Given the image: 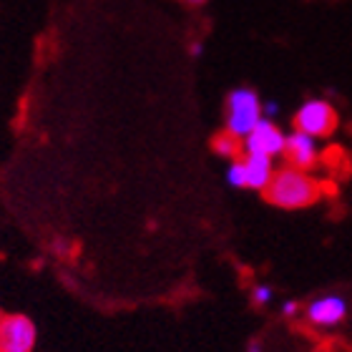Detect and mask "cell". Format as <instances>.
Returning a JSON list of instances; mask_svg holds the SVG:
<instances>
[{"instance_id": "4fadbf2b", "label": "cell", "mask_w": 352, "mask_h": 352, "mask_svg": "<svg viewBox=\"0 0 352 352\" xmlns=\"http://www.w3.org/2000/svg\"><path fill=\"white\" fill-rule=\"evenodd\" d=\"M274 111H277V106H274V103H267V109H264V113H267V116H272Z\"/></svg>"}, {"instance_id": "30bf717a", "label": "cell", "mask_w": 352, "mask_h": 352, "mask_svg": "<svg viewBox=\"0 0 352 352\" xmlns=\"http://www.w3.org/2000/svg\"><path fill=\"white\" fill-rule=\"evenodd\" d=\"M227 182L232 184V186H236V189H244V166H242V159L229 166Z\"/></svg>"}, {"instance_id": "5bb4252c", "label": "cell", "mask_w": 352, "mask_h": 352, "mask_svg": "<svg viewBox=\"0 0 352 352\" xmlns=\"http://www.w3.org/2000/svg\"><path fill=\"white\" fill-rule=\"evenodd\" d=\"M250 352H262V345H259V342H252V345H250Z\"/></svg>"}, {"instance_id": "5b68a950", "label": "cell", "mask_w": 352, "mask_h": 352, "mask_svg": "<svg viewBox=\"0 0 352 352\" xmlns=\"http://www.w3.org/2000/svg\"><path fill=\"white\" fill-rule=\"evenodd\" d=\"M285 133L279 131L277 124H272L270 118H262L247 136H244V151L254 156H277L285 151Z\"/></svg>"}, {"instance_id": "9a60e30c", "label": "cell", "mask_w": 352, "mask_h": 352, "mask_svg": "<svg viewBox=\"0 0 352 352\" xmlns=\"http://www.w3.org/2000/svg\"><path fill=\"white\" fill-rule=\"evenodd\" d=\"M189 3H204V0H189Z\"/></svg>"}, {"instance_id": "ba28073f", "label": "cell", "mask_w": 352, "mask_h": 352, "mask_svg": "<svg viewBox=\"0 0 352 352\" xmlns=\"http://www.w3.org/2000/svg\"><path fill=\"white\" fill-rule=\"evenodd\" d=\"M242 166H244V186L247 189H267V184L272 182V176H274V166H272V159L267 156H254V154H247L242 159Z\"/></svg>"}, {"instance_id": "7c38bea8", "label": "cell", "mask_w": 352, "mask_h": 352, "mask_svg": "<svg viewBox=\"0 0 352 352\" xmlns=\"http://www.w3.org/2000/svg\"><path fill=\"white\" fill-rule=\"evenodd\" d=\"M294 312H297V302H294V300H287L285 305H282V315H285V317H292Z\"/></svg>"}, {"instance_id": "8992f818", "label": "cell", "mask_w": 352, "mask_h": 352, "mask_svg": "<svg viewBox=\"0 0 352 352\" xmlns=\"http://www.w3.org/2000/svg\"><path fill=\"white\" fill-rule=\"evenodd\" d=\"M282 154L287 156V162L292 169H300V171H307L312 169L320 159V148H317V141L312 136L302 131H294L289 133L285 139V151Z\"/></svg>"}, {"instance_id": "9c48e42d", "label": "cell", "mask_w": 352, "mask_h": 352, "mask_svg": "<svg viewBox=\"0 0 352 352\" xmlns=\"http://www.w3.org/2000/svg\"><path fill=\"white\" fill-rule=\"evenodd\" d=\"M214 151L219 156H227V159H234V162H239L242 159V151H244V141L239 139V136H234L232 131H219L217 136H214L212 141Z\"/></svg>"}, {"instance_id": "3957f363", "label": "cell", "mask_w": 352, "mask_h": 352, "mask_svg": "<svg viewBox=\"0 0 352 352\" xmlns=\"http://www.w3.org/2000/svg\"><path fill=\"white\" fill-rule=\"evenodd\" d=\"M38 342L36 322L28 315L13 312L0 320V352H33Z\"/></svg>"}, {"instance_id": "8fae6325", "label": "cell", "mask_w": 352, "mask_h": 352, "mask_svg": "<svg viewBox=\"0 0 352 352\" xmlns=\"http://www.w3.org/2000/svg\"><path fill=\"white\" fill-rule=\"evenodd\" d=\"M254 302L257 305H270L272 302V289L267 285H259V287H254Z\"/></svg>"}, {"instance_id": "6da1fadb", "label": "cell", "mask_w": 352, "mask_h": 352, "mask_svg": "<svg viewBox=\"0 0 352 352\" xmlns=\"http://www.w3.org/2000/svg\"><path fill=\"white\" fill-rule=\"evenodd\" d=\"M264 197L279 209H302L320 199V184L312 176H307V171L285 166L274 171L272 182L264 189Z\"/></svg>"}, {"instance_id": "2e32d148", "label": "cell", "mask_w": 352, "mask_h": 352, "mask_svg": "<svg viewBox=\"0 0 352 352\" xmlns=\"http://www.w3.org/2000/svg\"><path fill=\"white\" fill-rule=\"evenodd\" d=\"M0 320H3V312H0Z\"/></svg>"}, {"instance_id": "7a4b0ae2", "label": "cell", "mask_w": 352, "mask_h": 352, "mask_svg": "<svg viewBox=\"0 0 352 352\" xmlns=\"http://www.w3.org/2000/svg\"><path fill=\"white\" fill-rule=\"evenodd\" d=\"M262 103L252 88H236L227 101V131L244 139L262 121Z\"/></svg>"}, {"instance_id": "52a82bcc", "label": "cell", "mask_w": 352, "mask_h": 352, "mask_svg": "<svg viewBox=\"0 0 352 352\" xmlns=\"http://www.w3.org/2000/svg\"><path fill=\"white\" fill-rule=\"evenodd\" d=\"M345 315H347V302L340 294H322V297L309 302L307 307L309 322L320 324V327H332V324L342 322Z\"/></svg>"}, {"instance_id": "277c9868", "label": "cell", "mask_w": 352, "mask_h": 352, "mask_svg": "<svg viewBox=\"0 0 352 352\" xmlns=\"http://www.w3.org/2000/svg\"><path fill=\"white\" fill-rule=\"evenodd\" d=\"M294 126H297V131L307 133L312 139L330 136L338 129V113L327 101H307L297 111Z\"/></svg>"}]
</instances>
